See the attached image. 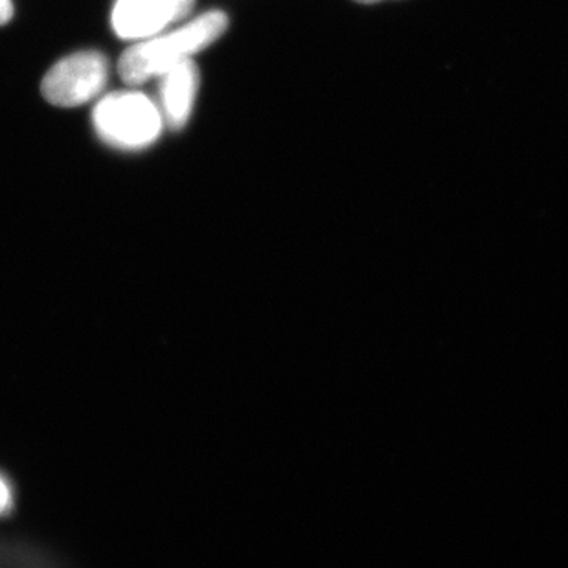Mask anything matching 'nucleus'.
Wrapping results in <instances>:
<instances>
[{
  "label": "nucleus",
  "instance_id": "6",
  "mask_svg": "<svg viewBox=\"0 0 568 568\" xmlns=\"http://www.w3.org/2000/svg\"><path fill=\"white\" fill-rule=\"evenodd\" d=\"M0 568H69L47 548L19 539H0Z\"/></svg>",
  "mask_w": 568,
  "mask_h": 568
},
{
  "label": "nucleus",
  "instance_id": "3",
  "mask_svg": "<svg viewBox=\"0 0 568 568\" xmlns=\"http://www.w3.org/2000/svg\"><path fill=\"white\" fill-rule=\"evenodd\" d=\"M109 61L94 50L67 55L44 75L41 91L58 108H78L102 94L108 85Z\"/></svg>",
  "mask_w": 568,
  "mask_h": 568
},
{
  "label": "nucleus",
  "instance_id": "5",
  "mask_svg": "<svg viewBox=\"0 0 568 568\" xmlns=\"http://www.w3.org/2000/svg\"><path fill=\"white\" fill-rule=\"evenodd\" d=\"M161 89H159V109H161L164 125L181 131L189 124L192 116L193 105L197 100L199 75L197 64L192 60L184 61L175 69L168 70L159 78Z\"/></svg>",
  "mask_w": 568,
  "mask_h": 568
},
{
  "label": "nucleus",
  "instance_id": "9",
  "mask_svg": "<svg viewBox=\"0 0 568 568\" xmlns=\"http://www.w3.org/2000/svg\"><path fill=\"white\" fill-rule=\"evenodd\" d=\"M357 2H365V4H372V2H379V0H357Z\"/></svg>",
  "mask_w": 568,
  "mask_h": 568
},
{
  "label": "nucleus",
  "instance_id": "4",
  "mask_svg": "<svg viewBox=\"0 0 568 568\" xmlns=\"http://www.w3.org/2000/svg\"><path fill=\"white\" fill-rule=\"evenodd\" d=\"M195 0H114L111 24L124 41H142L184 21Z\"/></svg>",
  "mask_w": 568,
  "mask_h": 568
},
{
  "label": "nucleus",
  "instance_id": "1",
  "mask_svg": "<svg viewBox=\"0 0 568 568\" xmlns=\"http://www.w3.org/2000/svg\"><path fill=\"white\" fill-rule=\"evenodd\" d=\"M229 17L220 10L206 11L175 30H164L131 44L119 61V74L128 85H142L161 78L193 55L209 49L226 32Z\"/></svg>",
  "mask_w": 568,
  "mask_h": 568
},
{
  "label": "nucleus",
  "instance_id": "2",
  "mask_svg": "<svg viewBox=\"0 0 568 568\" xmlns=\"http://www.w3.org/2000/svg\"><path fill=\"white\" fill-rule=\"evenodd\" d=\"M98 136L114 150L142 151L161 136V109L139 91L111 92L92 111Z\"/></svg>",
  "mask_w": 568,
  "mask_h": 568
},
{
  "label": "nucleus",
  "instance_id": "7",
  "mask_svg": "<svg viewBox=\"0 0 568 568\" xmlns=\"http://www.w3.org/2000/svg\"><path fill=\"white\" fill-rule=\"evenodd\" d=\"M17 508V486L13 478L0 469V519L10 517Z\"/></svg>",
  "mask_w": 568,
  "mask_h": 568
},
{
  "label": "nucleus",
  "instance_id": "8",
  "mask_svg": "<svg viewBox=\"0 0 568 568\" xmlns=\"http://www.w3.org/2000/svg\"><path fill=\"white\" fill-rule=\"evenodd\" d=\"M13 17V2L11 0H0V27L11 21Z\"/></svg>",
  "mask_w": 568,
  "mask_h": 568
}]
</instances>
